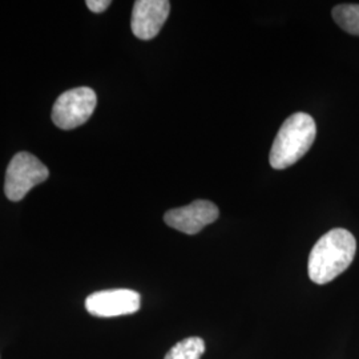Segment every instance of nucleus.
Segmentation results:
<instances>
[{"mask_svg": "<svg viewBox=\"0 0 359 359\" xmlns=\"http://www.w3.org/2000/svg\"><path fill=\"white\" fill-rule=\"evenodd\" d=\"M357 250L354 236L342 228L323 234L309 256V278L317 285L332 283L351 265Z\"/></svg>", "mask_w": 359, "mask_h": 359, "instance_id": "1", "label": "nucleus"}, {"mask_svg": "<svg viewBox=\"0 0 359 359\" xmlns=\"http://www.w3.org/2000/svg\"><path fill=\"white\" fill-rule=\"evenodd\" d=\"M317 136V126L311 116L297 112L285 120L270 149V165L286 169L308 154Z\"/></svg>", "mask_w": 359, "mask_h": 359, "instance_id": "2", "label": "nucleus"}, {"mask_svg": "<svg viewBox=\"0 0 359 359\" xmlns=\"http://www.w3.org/2000/svg\"><path fill=\"white\" fill-rule=\"evenodd\" d=\"M48 176V168L36 156L28 152H19L13 156L7 167L4 193L10 201H22L27 193L44 182Z\"/></svg>", "mask_w": 359, "mask_h": 359, "instance_id": "3", "label": "nucleus"}, {"mask_svg": "<svg viewBox=\"0 0 359 359\" xmlns=\"http://www.w3.org/2000/svg\"><path fill=\"white\" fill-rule=\"evenodd\" d=\"M97 96L88 87H79L62 93L52 108V121L57 128L69 130L86 124L95 112Z\"/></svg>", "mask_w": 359, "mask_h": 359, "instance_id": "4", "label": "nucleus"}, {"mask_svg": "<svg viewBox=\"0 0 359 359\" xmlns=\"http://www.w3.org/2000/svg\"><path fill=\"white\" fill-rule=\"evenodd\" d=\"M142 308V297L130 289H111L96 292L87 297L86 309L93 317L111 318L128 316Z\"/></svg>", "mask_w": 359, "mask_h": 359, "instance_id": "5", "label": "nucleus"}, {"mask_svg": "<svg viewBox=\"0 0 359 359\" xmlns=\"http://www.w3.org/2000/svg\"><path fill=\"white\" fill-rule=\"evenodd\" d=\"M219 216L217 206L206 200H196L189 205L170 209L164 215L168 226L185 234H197Z\"/></svg>", "mask_w": 359, "mask_h": 359, "instance_id": "6", "label": "nucleus"}, {"mask_svg": "<svg viewBox=\"0 0 359 359\" xmlns=\"http://www.w3.org/2000/svg\"><path fill=\"white\" fill-rule=\"evenodd\" d=\"M170 11L168 0H137L135 1L130 28L136 38L154 39L167 22Z\"/></svg>", "mask_w": 359, "mask_h": 359, "instance_id": "7", "label": "nucleus"}, {"mask_svg": "<svg viewBox=\"0 0 359 359\" xmlns=\"http://www.w3.org/2000/svg\"><path fill=\"white\" fill-rule=\"evenodd\" d=\"M204 353V339L200 337H188L172 347L164 359H201Z\"/></svg>", "mask_w": 359, "mask_h": 359, "instance_id": "8", "label": "nucleus"}, {"mask_svg": "<svg viewBox=\"0 0 359 359\" xmlns=\"http://www.w3.org/2000/svg\"><path fill=\"white\" fill-rule=\"evenodd\" d=\"M333 19L344 31L359 36V4H339L334 7Z\"/></svg>", "mask_w": 359, "mask_h": 359, "instance_id": "9", "label": "nucleus"}, {"mask_svg": "<svg viewBox=\"0 0 359 359\" xmlns=\"http://www.w3.org/2000/svg\"><path fill=\"white\" fill-rule=\"evenodd\" d=\"M86 4L92 13H102L111 6V1L109 0H87Z\"/></svg>", "mask_w": 359, "mask_h": 359, "instance_id": "10", "label": "nucleus"}]
</instances>
